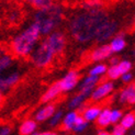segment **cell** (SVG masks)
<instances>
[{"label":"cell","mask_w":135,"mask_h":135,"mask_svg":"<svg viewBox=\"0 0 135 135\" xmlns=\"http://www.w3.org/2000/svg\"><path fill=\"white\" fill-rule=\"evenodd\" d=\"M119 30V23L107 11L86 9L74 16L69 22V32L79 43H104Z\"/></svg>","instance_id":"obj_1"},{"label":"cell","mask_w":135,"mask_h":135,"mask_svg":"<svg viewBox=\"0 0 135 135\" xmlns=\"http://www.w3.org/2000/svg\"><path fill=\"white\" fill-rule=\"evenodd\" d=\"M64 19V11L62 7L53 3L45 9L37 10L34 15V23L41 35H49L57 31Z\"/></svg>","instance_id":"obj_2"},{"label":"cell","mask_w":135,"mask_h":135,"mask_svg":"<svg viewBox=\"0 0 135 135\" xmlns=\"http://www.w3.org/2000/svg\"><path fill=\"white\" fill-rule=\"evenodd\" d=\"M41 33L34 23L29 25L15 36L11 42V51L17 57H28L38 44Z\"/></svg>","instance_id":"obj_3"},{"label":"cell","mask_w":135,"mask_h":135,"mask_svg":"<svg viewBox=\"0 0 135 135\" xmlns=\"http://www.w3.org/2000/svg\"><path fill=\"white\" fill-rule=\"evenodd\" d=\"M21 76V67L13 56L0 53V91H7L15 87L20 81Z\"/></svg>","instance_id":"obj_4"},{"label":"cell","mask_w":135,"mask_h":135,"mask_svg":"<svg viewBox=\"0 0 135 135\" xmlns=\"http://www.w3.org/2000/svg\"><path fill=\"white\" fill-rule=\"evenodd\" d=\"M54 57H55V54L44 40L35 46V49L30 55L32 64L37 68H45L51 65L54 60Z\"/></svg>","instance_id":"obj_5"},{"label":"cell","mask_w":135,"mask_h":135,"mask_svg":"<svg viewBox=\"0 0 135 135\" xmlns=\"http://www.w3.org/2000/svg\"><path fill=\"white\" fill-rule=\"evenodd\" d=\"M44 41L52 49V51L54 52V54H55V56L59 55V54H62L64 52L65 47H66V44H67L66 35L60 31L52 32L51 34L46 35V37L44 38Z\"/></svg>","instance_id":"obj_6"},{"label":"cell","mask_w":135,"mask_h":135,"mask_svg":"<svg viewBox=\"0 0 135 135\" xmlns=\"http://www.w3.org/2000/svg\"><path fill=\"white\" fill-rule=\"evenodd\" d=\"M114 91V84L111 80H108V81H102L96 86L90 94V99L93 102H99V101H102L103 99L108 98L110 94Z\"/></svg>","instance_id":"obj_7"},{"label":"cell","mask_w":135,"mask_h":135,"mask_svg":"<svg viewBox=\"0 0 135 135\" xmlns=\"http://www.w3.org/2000/svg\"><path fill=\"white\" fill-rule=\"evenodd\" d=\"M58 83L60 86V89H62V92H69L78 86L79 74L77 70H69Z\"/></svg>","instance_id":"obj_8"},{"label":"cell","mask_w":135,"mask_h":135,"mask_svg":"<svg viewBox=\"0 0 135 135\" xmlns=\"http://www.w3.org/2000/svg\"><path fill=\"white\" fill-rule=\"evenodd\" d=\"M112 52L110 50L109 44H101L94 49L90 54V59L94 63H101L103 60L110 58Z\"/></svg>","instance_id":"obj_9"},{"label":"cell","mask_w":135,"mask_h":135,"mask_svg":"<svg viewBox=\"0 0 135 135\" xmlns=\"http://www.w3.org/2000/svg\"><path fill=\"white\" fill-rule=\"evenodd\" d=\"M91 92L88 90H84V89H79V92H77L68 102V108L70 110H77L83 108L85 102L90 98Z\"/></svg>","instance_id":"obj_10"},{"label":"cell","mask_w":135,"mask_h":135,"mask_svg":"<svg viewBox=\"0 0 135 135\" xmlns=\"http://www.w3.org/2000/svg\"><path fill=\"white\" fill-rule=\"evenodd\" d=\"M55 111H56V107L53 103H45V105L40 108L35 112L34 121L35 122H45V121H49Z\"/></svg>","instance_id":"obj_11"},{"label":"cell","mask_w":135,"mask_h":135,"mask_svg":"<svg viewBox=\"0 0 135 135\" xmlns=\"http://www.w3.org/2000/svg\"><path fill=\"white\" fill-rule=\"evenodd\" d=\"M119 101L121 103L133 105L135 103V86L134 83L127 85L119 93Z\"/></svg>","instance_id":"obj_12"},{"label":"cell","mask_w":135,"mask_h":135,"mask_svg":"<svg viewBox=\"0 0 135 135\" xmlns=\"http://www.w3.org/2000/svg\"><path fill=\"white\" fill-rule=\"evenodd\" d=\"M60 93H62V89H60L59 83L58 81L57 83H54L43 93V96L41 98V101H42L43 103H51L52 101L55 100Z\"/></svg>","instance_id":"obj_13"},{"label":"cell","mask_w":135,"mask_h":135,"mask_svg":"<svg viewBox=\"0 0 135 135\" xmlns=\"http://www.w3.org/2000/svg\"><path fill=\"white\" fill-rule=\"evenodd\" d=\"M101 108L100 105L98 104H92V105H88L86 107L85 109L83 110V113L80 114L85 121H87V122H96V120L99 115V113L101 111Z\"/></svg>","instance_id":"obj_14"},{"label":"cell","mask_w":135,"mask_h":135,"mask_svg":"<svg viewBox=\"0 0 135 135\" xmlns=\"http://www.w3.org/2000/svg\"><path fill=\"white\" fill-rule=\"evenodd\" d=\"M110 50L113 53H121L126 47V40L123 34H115L109 43Z\"/></svg>","instance_id":"obj_15"},{"label":"cell","mask_w":135,"mask_h":135,"mask_svg":"<svg viewBox=\"0 0 135 135\" xmlns=\"http://www.w3.org/2000/svg\"><path fill=\"white\" fill-rule=\"evenodd\" d=\"M78 115H79V113L75 110H70L68 113H66L63 117L62 123H60L62 124V130L65 132H70Z\"/></svg>","instance_id":"obj_16"},{"label":"cell","mask_w":135,"mask_h":135,"mask_svg":"<svg viewBox=\"0 0 135 135\" xmlns=\"http://www.w3.org/2000/svg\"><path fill=\"white\" fill-rule=\"evenodd\" d=\"M37 130V122L33 119H26L21 123L19 127L20 135H32Z\"/></svg>","instance_id":"obj_17"},{"label":"cell","mask_w":135,"mask_h":135,"mask_svg":"<svg viewBox=\"0 0 135 135\" xmlns=\"http://www.w3.org/2000/svg\"><path fill=\"white\" fill-rule=\"evenodd\" d=\"M110 111H111V109H109V108H102V109H101L99 115H98V118L96 120L98 126L104 129V127H108V126L111 124Z\"/></svg>","instance_id":"obj_18"},{"label":"cell","mask_w":135,"mask_h":135,"mask_svg":"<svg viewBox=\"0 0 135 135\" xmlns=\"http://www.w3.org/2000/svg\"><path fill=\"white\" fill-rule=\"evenodd\" d=\"M99 81H100V78L99 77L88 75V76H86L81 80V83H80V89L88 90V91L92 92V90L96 88V86L99 84Z\"/></svg>","instance_id":"obj_19"},{"label":"cell","mask_w":135,"mask_h":135,"mask_svg":"<svg viewBox=\"0 0 135 135\" xmlns=\"http://www.w3.org/2000/svg\"><path fill=\"white\" fill-rule=\"evenodd\" d=\"M119 124L122 127H124L126 131L131 130L135 124V114H134V112H127V113L123 114V117L120 120Z\"/></svg>","instance_id":"obj_20"},{"label":"cell","mask_w":135,"mask_h":135,"mask_svg":"<svg viewBox=\"0 0 135 135\" xmlns=\"http://www.w3.org/2000/svg\"><path fill=\"white\" fill-rule=\"evenodd\" d=\"M87 127H88V122L85 121L84 118L79 114V115L77 117V119H76V122H75V124H74L71 131L77 133V134H81L87 130Z\"/></svg>","instance_id":"obj_21"},{"label":"cell","mask_w":135,"mask_h":135,"mask_svg":"<svg viewBox=\"0 0 135 135\" xmlns=\"http://www.w3.org/2000/svg\"><path fill=\"white\" fill-rule=\"evenodd\" d=\"M107 69H108V67H107V65H105V64L98 63V64H96L94 66H92V67H91L90 70H89V74H88V75L96 76V77L101 78L102 76H104V75H105Z\"/></svg>","instance_id":"obj_22"},{"label":"cell","mask_w":135,"mask_h":135,"mask_svg":"<svg viewBox=\"0 0 135 135\" xmlns=\"http://www.w3.org/2000/svg\"><path fill=\"white\" fill-rule=\"evenodd\" d=\"M105 75H107L108 78H109V80H117V79H119L121 76H122L123 74H122V71H121L119 65L117 64L114 66L108 67Z\"/></svg>","instance_id":"obj_23"},{"label":"cell","mask_w":135,"mask_h":135,"mask_svg":"<svg viewBox=\"0 0 135 135\" xmlns=\"http://www.w3.org/2000/svg\"><path fill=\"white\" fill-rule=\"evenodd\" d=\"M25 1L29 4H31L33 8H35L36 10H42L53 4L54 0H25Z\"/></svg>","instance_id":"obj_24"},{"label":"cell","mask_w":135,"mask_h":135,"mask_svg":"<svg viewBox=\"0 0 135 135\" xmlns=\"http://www.w3.org/2000/svg\"><path fill=\"white\" fill-rule=\"evenodd\" d=\"M63 117H64V113L62 110H56L54 112V114L52 115V118L49 120V124L51 127H56L58 125H60L62 123V120H63Z\"/></svg>","instance_id":"obj_25"},{"label":"cell","mask_w":135,"mask_h":135,"mask_svg":"<svg viewBox=\"0 0 135 135\" xmlns=\"http://www.w3.org/2000/svg\"><path fill=\"white\" fill-rule=\"evenodd\" d=\"M123 117V112L120 109H112L110 111V120L111 124H118L120 122V120Z\"/></svg>","instance_id":"obj_26"},{"label":"cell","mask_w":135,"mask_h":135,"mask_svg":"<svg viewBox=\"0 0 135 135\" xmlns=\"http://www.w3.org/2000/svg\"><path fill=\"white\" fill-rule=\"evenodd\" d=\"M118 65H119V67H120L121 71H122V74L130 73V71L132 70V68H133V65H132V63L130 62V60H127V59L120 60Z\"/></svg>","instance_id":"obj_27"},{"label":"cell","mask_w":135,"mask_h":135,"mask_svg":"<svg viewBox=\"0 0 135 135\" xmlns=\"http://www.w3.org/2000/svg\"><path fill=\"white\" fill-rule=\"evenodd\" d=\"M103 0H86L85 7L86 9H99L102 6Z\"/></svg>","instance_id":"obj_28"},{"label":"cell","mask_w":135,"mask_h":135,"mask_svg":"<svg viewBox=\"0 0 135 135\" xmlns=\"http://www.w3.org/2000/svg\"><path fill=\"white\" fill-rule=\"evenodd\" d=\"M110 134L111 135H125L126 134V130L118 123V124H115V125L113 126V129L110 132Z\"/></svg>","instance_id":"obj_29"},{"label":"cell","mask_w":135,"mask_h":135,"mask_svg":"<svg viewBox=\"0 0 135 135\" xmlns=\"http://www.w3.org/2000/svg\"><path fill=\"white\" fill-rule=\"evenodd\" d=\"M121 78V80L124 83V84H126V85H130V84H133V81H134V75L130 71V73H125V74H123L122 76L120 77Z\"/></svg>","instance_id":"obj_30"},{"label":"cell","mask_w":135,"mask_h":135,"mask_svg":"<svg viewBox=\"0 0 135 135\" xmlns=\"http://www.w3.org/2000/svg\"><path fill=\"white\" fill-rule=\"evenodd\" d=\"M12 129L9 125H2L0 126V135H11Z\"/></svg>","instance_id":"obj_31"},{"label":"cell","mask_w":135,"mask_h":135,"mask_svg":"<svg viewBox=\"0 0 135 135\" xmlns=\"http://www.w3.org/2000/svg\"><path fill=\"white\" fill-rule=\"evenodd\" d=\"M32 135H58V134L53 131H45V132H34Z\"/></svg>","instance_id":"obj_32"},{"label":"cell","mask_w":135,"mask_h":135,"mask_svg":"<svg viewBox=\"0 0 135 135\" xmlns=\"http://www.w3.org/2000/svg\"><path fill=\"white\" fill-rule=\"evenodd\" d=\"M119 62H120V59H119L118 57H115V56L110 57V66H114V65H117V64H119Z\"/></svg>","instance_id":"obj_33"},{"label":"cell","mask_w":135,"mask_h":135,"mask_svg":"<svg viewBox=\"0 0 135 135\" xmlns=\"http://www.w3.org/2000/svg\"><path fill=\"white\" fill-rule=\"evenodd\" d=\"M97 135H111V134H110V132H108L107 130H101V131L98 132Z\"/></svg>","instance_id":"obj_34"},{"label":"cell","mask_w":135,"mask_h":135,"mask_svg":"<svg viewBox=\"0 0 135 135\" xmlns=\"http://www.w3.org/2000/svg\"><path fill=\"white\" fill-rule=\"evenodd\" d=\"M2 101H3V93L0 91V104L2 103Z\"/></svg>","instance_id":"obj_35"},{"label":"cell","mask_w":135,"mask_h":135,"mask_svg":"<svg viewBox=\"0 0 135 135\" xmlns=\"http://www.w3.org/2000/svg\"><path fill=\"white\" fill-rule=\"evenodd\" d=\"M13 1H19V0H13Z\"/></svg>","instance_id":"obj_36"}]
</instances>
